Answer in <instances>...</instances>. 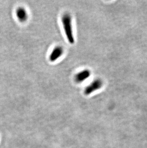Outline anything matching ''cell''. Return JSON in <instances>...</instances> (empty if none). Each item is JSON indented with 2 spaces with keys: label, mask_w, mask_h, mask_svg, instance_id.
Wrapping results in <instances>:
<instances>
[{
  "label": "cell",
  "mask_w": 147,
  "mask_h": 148,
  "mask_svg": "<svg viewBox=\"0 0 147 148\" xmlns=\"http://www.w3.org/2000/svg\"><path fill=\"white\" fill-rule=\"evenodd\" d=\"M15 14L17 19L20 22L24 23L28 20L29 15L25 7L23 6L17 7L15 11Z\"/></svg>",
  "instance_id": "cell-5"
},
{
  "label": "cell",
  "mask_w": 147,
  "mask_h": 148,
  "mask_svg": "<svg viewBox=\"0 0 147 148\" xmlns=\"http://www.w3.org/2000/svg\"><path fill=\"white\" fill-rule=\"evenodd\" d=\"M64 49L62 46L57 45L53 48L49 55V60L51 62H54L63 55Z\"/></svg>",
  "instance_id": "cell-3"
},
{
  "label": "cell",
  "mask_w": 147,
  "mask_h": 148,
  "mask_svg": "<svg viewBox=\"0 0 147 148\" xmlns=\"http://www.w3.org/2000/svg\"><path fill=\"white\" fill-rule=\"evenodd\" d=\"M91 72L88 69H85L80 71L74 75V81L77 84H81L85 82L90 77Z\"/></svg>",
  "instance_id": "cell-4"
},
{
  "label": "cell",
  "mask_w": 147,
  "mask_h": 148,
  "mask_svg": "<svg viewBox=\"0 0 147 148\" xmlns=\"http://www.w3.org/2000/svg\"><path fill=\"white\" fill-rule=\"evenodd\" d=\"M103 85V82L100 79L97 78L88 84L84 90V94L85 95H90L100 89Z\"/></svg>",
  "instance_id": "cell-2"
},
{
  "label": "cell",
  "mask_w": 147,
  "mask_h": 148,
  "mask_svg": "<svg viewBox=\"0 0 147 148\" xmlns=\"http://www.w3.org/2000/svg\"><path fill=\"white\" fill-rule=\"evenodd\" d=\"M61 23L67 40L69 43L73 45L75 43V38L74 33L72 17L71 14L68 13H64L61 17Z\"/></svg>",
  "instance_id": "cell-1"
}]
</instances>
